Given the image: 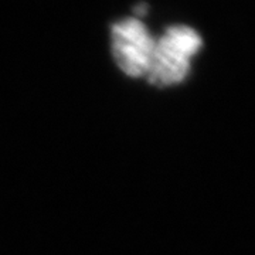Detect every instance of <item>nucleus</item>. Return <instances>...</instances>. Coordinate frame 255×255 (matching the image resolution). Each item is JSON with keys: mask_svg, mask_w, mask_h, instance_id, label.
<instances>
[{"mask_svg": "<svg viewBox=\"0 0 255 255\" xmlns=\"http://www.w3.org/2000/svg\"><path fill=\"white\" fill-rule=\"evenodd\" d=\"M203 46L201 36L189 26H172L155 40L146 78L156 87L180 84L190 73L193 57Z\"/></svg>", "mask_w": 255, "mask_h": 255, "instance_id": "nucleus-1", "label": "nucleus"}, {"mask_svg": "<svg viewBox=\"0 0 255 255\" xmlns=\"http://www.w3.org/2000/svg\"><path fill=\"white\" fill-rule=\"evenodd\" d=\"M155 40L137 17H128L111 28L112 55L121 71L128 77H146Z\"/></svg>", "mask_w": 255, "mask_h": 255, "instance_id": "nucleus-2", "label": "nucleus"}]
</instances>
